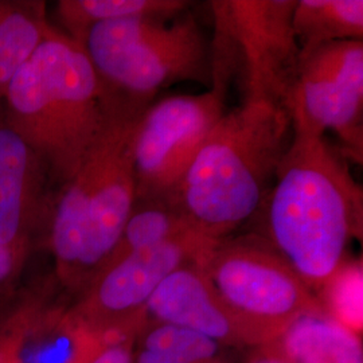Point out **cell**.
Masks as SVG:
<instances>
[{
	"label": "cell",
	"mask_w": 363,
	"mask_h": 363,
	"mask_svg": "<svg viewBox=\"0 0 363 363\" xmlns=\"http://www.w3.org/2000/svg\"><path fill=\"white\" fill-rule=\"evenodd\" d=\"M294 135L259 213L265 240L316 292L361 238L362 186L349 159L325 139L292 125Z\"/></svg>",
	"instance_id": "6da1fadb"
},
{
	"label": "cell",
	"mask_w": 363,
	"mask_h": 363,
	"mask_svg": "<svg viewBox=\"0 0 363 363\" xmlns=\"http://www.w3.org/2000/svg\"><path fill=\"white\" fill-rule=\"evenodd\" d=\"M150 104L109 93L103 130L74 177L55 195L46 242L57 281L76 295L116 245L135 205L133 135Z\"/></svg>",
	"instance_id": "7a4b0ae2"
},
{
	"label": "cell",
	"mask_w": 363,
	"mask_h": 363,
	"mask_svg": "<svg viewBox=\"0 0 363 363\" xmlns=\"http://www.w3.org/2000/svg\"><path fill=\"white\" fill-rule=\"evenodd\" d=\"M292 135L281 105L242 101L226 112L172 193L191 229L220 241L257 217Z\"/></svg>",
	"instance_id": "3957f363"
},
{
	"label": "cell",
	"mask_w": 363,
	"mask_h": 363,
	"mask_svg": "<svg viewBox=\"0 0 363 363\" xmlns=\"http://www.w3.org/2000/svg\"><path fill=\"white\" fill-rule=\"evenodd\" d=\"M3 104L4 121L42 159L58 193L103 130L109 93L84 49L52 28L15 73Z\"/></svg>",
	"instance_id": "277c9868"
},
{
	"label": "cell",
	"mask_w": 363,
	"mask_h": 363,
	"mask_svg": "<svg viewBox=\"0 0 363 363\" xmlns=\"http://www.w3.org/2000/svg\"><path fill=\"white\" fill-rule=\"evenodd\" d=\"M81 48L105 91L152 103L178 82L211 86L213 48L196 18H125L94 25Z\"/></svg>",
	"instance_id": "5b68a950"
},
{
	"label": "cell",
	"mask_w": 363,
	"mask_h": 363,
	"mask_svg": "<svg viewBox=\"0 0 363 363\" xmlns=\"http://www.w3.org/2000/svg\"><path fill=\"white\" fill-rule=\"evenodd\" d=\"M247 347L274 342L298 319L325 313L310 286L262 237L218 241L199 261Z\"/></svg>",
	"instance_id": "8992f818"
},
{
	"label": "cell",
	"mask_w": 363,
	"mask_h": 363,
	"mask_svg": "<svg viewBox=\"0 0 363 363\" xmlns=\"http://www.w3.org/2000/svg\"><path fill=\"white\" fill-rule=\"evenodd\" d=\"M296 0L210 1L213 52L240 69L244 101L286 108L298 76L300 48L292 27Z\"/></svg>",
	"instance_id": "52a82bcc"
},
{
	"label": "cell",
	"mask_w": 363,
	"mask_h": 363,
	"mask_svg": "<svg viewBox=\"0 0 363 363\" xmlns=\"http://www.w3.org/2000/svg\"><path fill=\"white\" fill-rule=\"evenodd\" d=\"M218 241L186 232L163 244L106 259L61 325L86 334H135L147 325L145 306L156 288L183 265L199 262Z\"/></svg>",
	"instance_id": "ba28073f"
},
{
	"label": "cell",
	"mask_w": 363,
	"mask_h": 363,
	"mask_svg": "<svg viewBox=\"0 0 363 363\" xmlns=\"http://www.w3.org/2000/svg\"><path fill=\"white\" fill-rule=\"evenodd\" d=\"M229 81L201 94L169 96L145 108L133 135L136 198L174 193L210 132L226 113Z\"/></svg>",
	"instance_id": "9c48e42d"
},
{
	"label": "cell",
	"mask_w": 363,
	"mask_h": 363,
	"mask_svg": "<svg viewBox=\"0 0 363 363\" xmlns=\"http://www.w3.org/2000/svg\"><path fill=\"white\" fill-rule=\"evenodd\" d=\"M49 171L35 151L0 116V245L30 253L49 232L55 202Z\"/></svg>",
	"instance_id": "30bf717a"
},
{
	"label": "cell",
	"mask_w": 363,
	"mask_h": 363,
	"mask_svg": "<svg viewBox=\"0 0 363 363\" xmlns=\"http://www.w3.org/2000/svg\"><path fill=\"white\" fill-rule=\"evenodd\" d=\"M145 315L152 323L193 331L226 349L247 347L232 312L199 262L171 273L147 301Z\"/></svg>",
	"instance_id": "8fae6325"
},
{
	"label": "cell",
	"mask_w": 363,
	"mask_h": 363,
	"mask_svg": "<svg viewBox=\"0 0 363 363\" xmlns=\"http://www.w3.org/2000/svg\"><path fill=\"white\" fill-rule=\"evenodd\" d=\"M286 108L292 125L325 136L334 132L343 155L362 164L363 91L331 79L298 76Z\"/></svg>",
	"instance_id": "7c38bea8"
},
{
	"label": "cell",
	"mask_w": 363,
	"mask_h": 363,
	"mask_svg": "<svg viewBox=\"0 0 363 363\" xmlns=\"http://www.w3.org/2000/svg\"><path fill=\"white\" fill-rule=\"evenodd\" d=\"M267 346L284 363H363L362 337L325 313L300 318Z\"/></svg>",
	"instance_id": "4fadbf2b"
},
{
	"label": "cell",
	"mask_w": 363,
	"mask_h": 363,
	"mask_svg": "<svg viewBox=\"0 0 363 363\" xmlns=\"http://www.w3.org/2000/svg\"><path fill=\"white\" fill-rule=\"evenodd\" d=\"M52 28L45 1L0 0V101L15 73Z\"/></svg>",
	"instance_id": "5bb4252c"
},
{
	"label": "cell",
	"mask_w": 363,
	"mask_h": 363,
	"mask_svg": "<svg viewBox=\"0 0 363 363\" xmlns=\"http://www.w3.org/2000/svg\"><path fill=\"white\" fill-rule=\"evenodd\" d=\"M292 27L300 52L337 42L362 40V0H296Z\"/></svg>",
	"instance_id": "9a60e30c"
},
{
	"label": "cell",
	"mask_w": 363,
	"mask_h": 363,
	"mask_svg": "<svg viewBox=\"0 0 363 363\" xmlns=\"http://www.w3.org/2000/svg\"><path fill=\"white\" fill-rule=\"evenodd\" d=\"M189 6L184 0H61L55 9L66 37L81 46L94 25L125 18L174 19Z\"/></svg>",
	"instance_id": "2e32d148"
},
{
	"label": "cell",
	"mask_w": 363,
	"mask_h": 363,
	"mask_svg": "<svg viewBox=\"0 0 363 363\" xmlns=\"http://www.w3.org/2000/svg\"><path fill=\"white\" fill-rule=\"evenodd\" d=\"M190 230L193 229L174 195L138 196L116 245L105 261L155 247Z\"/></svg>",
	"instance_id": "e0dca14e"
},
{
	"label": "cell",
	"mask_w": 363,
	"mask_h": 363,
	"mask_svg": "<svg viewBox=\"0 0 363 363\" xmlns=\"http://www.w3.org/2000/svg\"><path fill=\"white\" fill-rule=\"evenodd\" d=\"M298 76L331 79L363 91V40H337L300 52Z\"/></svg>",
	"instance_id": "ac0fdd59"
},
{
	"label": "cell",
	"mask_w": 363,
	"mask_h": 363,
	"mask_svg": "<svg viewBox=\"0 0 363 363\" xmlns=\"http://www.w3.org/2000/svg\"><path fill=\"white\" fill-rule=\"evenodd\" d=\"M362 280L361 261H343L316 292L325 315L359 337L363 331Z\"/></svg>",
	"instance_id": "d6986e66"
},
{
	"label": "cell",
	"mask_w": 363,
	"mask_h": 363,
	"mask_svg": "<svg viewBox=\"0 0 363 363\" xmlns=\"http://www.w3.org/2000/svg\"><path fill=\"white\" fill-rule=\"evenodd\" d=\"M142 349L160 352L175 363H230L226 347L175 325L150 323L144 331Z\"/></svg>",
	"instance_id": "ffe728a7"
},
{
	"label": "cell",
	"mask_w": 363,
	"mask_h": 363,
	"mask_svg": "<svg viewBox=\"0 0 363 363\" xmlns=\"http://www.w3.org/2000/svg\"><path fill=\"white\" fill-rule=\"evenodd\" d=\"M43 284L39 291L23 294L0 319V363H26L23 347L27 328L46 306L48 289Z\"/></svg>",
	"instance_id": "44dd1931"
},
{
	"label": "cell",
	"mask_w": 363,
	"mask_h": 363,
	"mask_svg": "<svg viewBox=\"0 0 363 363\" xmlns=\"http://www.w3.org/2000/svg\"><path fill=\"white\" fill-rule=\"evenodd\" d=\"M133 340L116 337H81L67 363H135Z\"/></svg>",
	"instance_id": "7402d4cb"
},
{
	"label": "cell",
	"mask_w": 363,
	"mask_h": 363,
	"mask_svg": "<svg viewBox=\"0 0 363 363\" xmlns=\"http://www.w3.org/2000/svg\"><path fill=\"white\" fill-rule=\"evenodd\" d=\"M27 256L28 255L25 252L0 245V291L11 286L13 279L21 272Z\"/></svg>",
	"instance_id": "603a6c76"
},
{
	"label": "cell",
	"mask_w": 363,
	"mask_h": 363,
	"mask_svg": "<svg viewBox=\"0 0 363 363\" xmlns=\"http://www.w3.org/2000/svg\"><path fill=\"white\" fill-rule=\"evenodd\" d=\"M135 363H175L166 355L156 351L142 349L135 354Z\"/></svg>",
	"instance_id": "cb8c5ba5"
},
{
	"label": "cell",
	"mask_w": 363,
	"mask_h": 363,
	"mask_svg": "<svg viewBox=\"0 0 363 363\" xmlns=\"http://www.w3.org/2000/svg\"><path fill=\"white\" fill-rule=\"evenodd\" d=\"M247 363H284L268 346L257 347Z\"/></svg>",
	"instance_id": "d4e9b609"
}]
</instances>
